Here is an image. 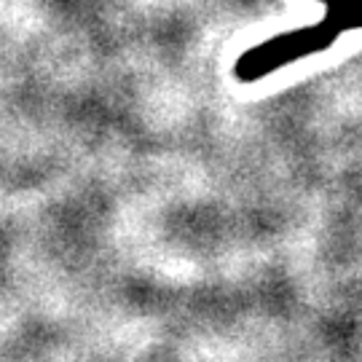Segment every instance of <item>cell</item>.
Listing matches in <instances>:
<instances>
[{"label": "cell", "mask_w": 362, "mask_h": 362, "mask_svg": "<svg viewBox=\"0 0 362 362\" xmlns=\"http://www.w3.org/2000/svg\"><path fill=\"white\" fill-rule=\"evenodd\" d=\"M338 30L341 27H338L336 19H327L325 25L285 33V35H276V38L266 40V43H258L255 49L242 54V59L236 62V76L242 81H258L266 73L276 70V67L296 62L303 54L327 46L330 40H336Z\"/></svg>", "instance_id": "cell-1"}]
</instances>
